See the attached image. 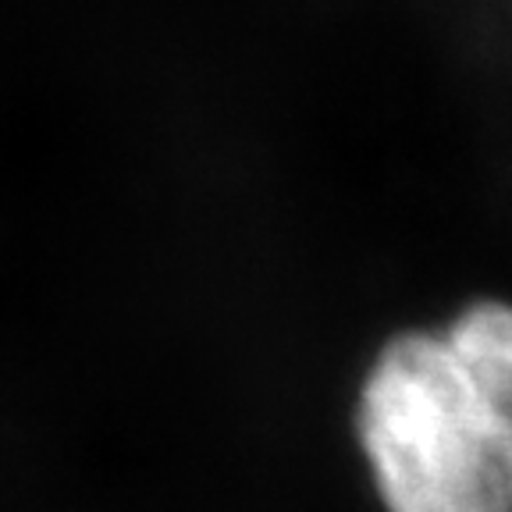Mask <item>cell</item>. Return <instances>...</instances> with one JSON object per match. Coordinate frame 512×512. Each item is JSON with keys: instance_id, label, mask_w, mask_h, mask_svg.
I'll return each instance as SVG.
<instances>
[{"instance_id": "obj_1", "label": "cell", "mask_w": 512, "mask_h": 512, "mask_svg": "<svg viewBox=\"0 0 512 512\" xmlns=\"http://www.w3.org/2000/svg\"><path fill=\"white\" fill-rule=\"evenodd\" d=\"M374 512H512V299L384 335L349 399Z\"/></svg>"}]
</instances>
